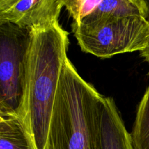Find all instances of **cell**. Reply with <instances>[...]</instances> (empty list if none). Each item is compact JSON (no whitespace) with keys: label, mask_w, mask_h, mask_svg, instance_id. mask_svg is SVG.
Wrapping results in <instances>:
<instances>
[{"label":"cell","mask_w":149,"mask_h":149,"mask_svg":"<svg viewBox=\"0 0 149 149\" xmlns=\"http://www.w3.org/2000/svg\"><path fill=\"white\" fill-rule=\"evenodd\" d=\"M68 45V33L59 22L31 30L24 97L17 117L29 131L36 149L46 148Z\"/></svg>","instance_id":"obj_1"},{"label":"cell","mask_w":149,"mask_h":149,"mask_svg":"<svg viewBox=\"0 0 149 149\" xmlns=\"http://www.w3.org/2000/svg\"><path fill=\"white\" fill-rule=\"evenodd\" d=\"M99 95L67 58L60 78L45 149H95L91 122Z\"/></svg>","instance_id":"obj_2"},{"label":"cell","mask_w":149,"mask_h":149,"mask_svg":"<svg viewBox=\"0 0 149 149\" xmlns=\"http://www.w3.org/2000/svg\"><path fill=\"white\" fill-rule=\"evenodd\" d=\"M74 36L84 52L100 58L145 49L149 22L144 17L103 19L73 24Z\"/></svg>","instance_id":"obj_3"},{"label":"cell","mask_w":149,"mask_h":149,"mask_svg":"<svg viewBox=\"0 0 149 149\" xmlns=\"http://www.w3.org/2000/svg\"><path fill=\"white\" fill-rule=\"evenodd\" d=\"M31 30L11 22L0 25V106L18 116L24 97Z\"/></svg>","instance_id":"obj_4"},{"label":"cell","mask_w":149,"mask_h":149,"mask_svg":"<svg viewBox=\"0 0 149 149\" xmlns=\"http://www.w3.org/2000/svg\"><path fill=\"white\" fill-rule=\"evenodd\" d=\"M91 134L95 149H134L113 100L100 94L93 108Z\"/></svg>","instance_id":"obj_5"},{"label":"cell","mask_w":149,"mask_h":149,"mask_svg":"<svg viewBox=\"0 0 149 149\" xmlns=\"http://www.w3.org/2000/svg\"><path fill=\"white\" fill-rule=\"evenodd\" d=\"M62 8L58 0H0V18L32 30L59 22Z\"/></svg>","instance_id":"obj_6"},{"label":"cell","mask_w":149,"mask_h":149,"mask_svg":"<svg viewBox=\"0 0 149 149\" xmlns=\"http://www.w3.org/2000/svg\"><path fill=\"white\" fill-rule=\"evenodd\" d=\"M128 17H145L139 0H102L100 4L81 23H90L103 19Z\"/></svg>","instance_id":"obj_7"},{"label":"cell","mask_w":149,"mask_h":149,"mask_svg":"<svg viewBox=\"0 0 149 149\" xmlns=\"http://www.w3.org/2000/svg\"><path fill=\"white\" fill-rule=\"evenodd\" d=\"M0 149H36L29 131L17 116L0 123Z\"/></svg>","instance_id":"obj_8"},{"label":"cell","mask_w":149,"mask_h":149,"mask_svg":"<svg viewBox=\"0 0 149 149\" xmlns=\"http://www.w3.org/2000/svg\"><path fill=\"white\" fill-rule=\"evenodd\" d=\"M131 137L134 149H149V86L140 103Z\"/></svg>","instance_id":"obj_9"},{"label":"cell","mask_w":149,"mask_h":149,"mask_svg":"<svg viewBox=\"0 0 149 149\" xmlns=\"http://www.w3.org/2000/svg\"><path fill=\"white\" fill-rule=\"evenodd\" d=\"M65 7L73 19V24H79L83 19L91 13L102 0H58Z\"/></svg>","instance_id":"obj_10"},{"label":"cell","mask_w":149,"mask_h":149,"mask_svg":"<svg viewBox=\"0 0 149 149\" xmlns=\"http://www.w3.org/2000/svg\"><path fill=\"white\" fill-rule=\"evenodd\" d=\"M143 10L145 18L149 22V0H139Z\"/></svg>","instance_id":"obj_11"},{"label":"cell","mask_w":149,"mask_h":149,"mask_svg":"<svg viewBox=\"0 0 149 149\" xmlns=\"http://www.w3.org/2000/svg\"><path fill=\"white\" fill-rule=\"evenodd\" d=\"M14 116H12V115L7 113L6 111H4V110L2 109V107L0 106V123L4 122V121L7 120V119H10V118L12 117H14Z\"/></svg>","instance_id":"obj_12"},{"label":"cell","mask_w":149,"mask_h":149,"mask_svg":"<svg viewBox=\"0 0 149 149\" xmlns=\"http://www.w3.org/2000/svg\"><path fill=\"white\" fill-rule=\"evenodd\" d=\"M141 55L145 59V61L149 64V36L148 39V42L146 46L145 49L141 52Z\"/></svg>","instance_id":"obj_13"},{"label":"cell","mask_w":149,"mask_h":149,"mask_svg":"<svg viewBox=\"0 0 149 149\" xmlns=\"http://www.w3.org/2000/svg\"><path fill=\"white\" fill-rule=\"evenodd\" d=\"M4 21H3V20H1V18H0V25H1V24H2V23H4Z\"/></svg>","instance_id":"obj_14"}]
</instances>
